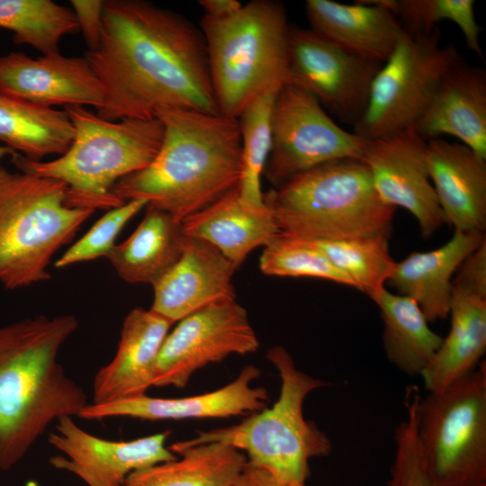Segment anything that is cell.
<instances>
[{
	"instance_id": "obj_1",
	"label": "cell",
	"mask_w": 486,
	"mask_h": 486,
	"mask_svg": "<svg viewBox=\"0 0 486 486\" xmlns=\"http://www.w3.org/2000/svg\"><path fill=\"white\" fill-rule=\"evenodd\" d=\"M98 78L109 121L149 120L178 107L219 114L200 28L142 0L104 1L101 37L85 53Z\"/></svg>"
},
{
	"instance_id": "obj_2",
	"label": "cell",
	"mask_w": 486,
	"mask_h": 486,
	"mask_svg": "<svg viewBox=\"0 0 486 486\" xmlns=\"http://www.w3.org/2000/svg\"><path fill=\"white\" fill-rule=\"evenodd\" d=\"M159 151L145 168L120 179L112 192L122 202L144 200L147 207L182 222L238 187L241 139L238 119L166 107Z\"/></svg>"
},
{
	"instance_id": "obj_3",
	"label": "cell",
	"mask_w": 486,
	"mask_h": 486,
	"mask_svg": "<svg viewBox=\"0 0 486 486\" xmlns=\"http://www.w3.org/2000/svg\"><path fill=\"white\" fill-rule=\"evenodd\" d=\"M77 328L70 314L38 315L0 328L1 470L17 464L54 420L78 417L88 404L58 359Z\"/></svg>"
},
{
	"instance_id": "obj_4",
	"label": "cell",
	"mask_w": 486,
	"mask_h": 486,
	"mask_svg": "<svg viewBox=\"0 0 486 486\" xmlns=\"http://www.w3.org/2000/svg\"><path fill=\"white\" fill-rule=\"evenodd\" d=\"M64 111L74 138L63 155L42 162L15 153L12 162L17 169L63 182L71 207L95 211L123 205L113 186L154 160L163 140L162 122L158 118L109 121L79 105Z\"/></svg>"
},
{
	"instance_id": "obj_5",
	"label": "cell",
	"mask_w": 486,
	"mask_h": 486,
	"mask_svg": "<svg viewBox=\"0 0 486 486\" xmlns=\"http://www.w3.org/2000/svg\"><path fill=\"white\" fill-rule=\"evenodd\" d=\"M266 356L281 380L279 396L270 408L232 426L197 431L194 437L168 448L176 454L200 444L223 443L242 451L248 462L266 469L286 485L306 486L310 460L328 455L332 443L314 422L305 418L303 405L310 393L328 382L298 369L282 346H272Z\"/></svg>"
},
{
	"instance_id": "obj_6",
	"label": "cell",
	"mask_w": 486,
	"mask_h": 486,
	"mask_svg": "<svg viewBox=\"0 0 486 486\" xmlns=\"http://www.w3.org/2000/svg\"><path fill=\"white\" fill-rule=\"evenodd\" d=\"M281 236L336 240L390 235L396 208L379 197L366 165L330 161L288 179L264 194Z\"/></svg>"
},
{
	"instance_id": "obj_7",
	"label": "cell",
	"mask_w": 486,
	"mask_h": 486,
	"mask_svg": "<svg viewBox=\"0 0 486 486\" xmlns=\"http://www.w3.org/2000/svg\"><path fill=\"white\" fill-rule=\"evenodd\" d=\"M284 5L253 0L235 14L200 22L220 114L238 119L254 99L289 82V36Z\"/></svg>"
},
{
	"instance_id": "obj_8",
	"label": "cell",
	"mask_w": 486,
	"mask_h": 486,
	"mask_svg": "<svg viewBox=\"0 0 486 486\" xmlns=\"http://www.w3.org/2000/svg\"><path fill=\"white\" fill-rule=\"evenodd\" d=\"M94 212L68 205L63 182L0 165V284L49 280L52 256Z\"/></svg>"
},
{
	"instance_id": "obj_9",
	"label": "cell",
	"mask_w": 486,
	"mask_h": 486,
	"mask_svg": "<svg viewBox=\"0 0 486 486\" xmlns=\"http://www.w3.org/2000/svg\"><path fill=\"white\" fill-rule=\"evenodd\" d=\"M416 431L433 486L486 479V365L439 392L419 395Z\"/></svg>"
},
{
	"instance_id": "obj_10",
	"label": "cell",
	"mask_w": 486,
	"mask_h": 486,
	"mask_svg": "<svg viewBox=\"0 0 486 486\" xmlns=\"http://www.w3.org/2000/svg\"><path fill=\"white\" fill-rule=\"evenodd\" d=\"M460 57L454 46L441 44L438 27L425 34L405 32L374 76L354 132L370 140L413 127Z\"/></svg>"
},
{
	"instance_id": "obj_11",
	"label": "cell",
	"mask_w": 486,
	"mask_h": 486,
	"mask_svg": "<svg viewBox=\"0 0 486 486\" xmlns=\"http://www.w3.org/2000/svg\"><path fill=\"white\" fill-rule=\"evenodd\" d=\"M366 142L339 127L310 92L287 83L274 103L272 147L264 173L277 187L330 161L362 160Z\"/></svg>"
},
{
	"instance_id": "obj_12",
	"label": "cell",
	"mask_w": 486,
	"mask_h": 486,
	"mask_svg": "<svg viewBox=\"0 0 486 486\" xmlns=\"http://www.w3.org/2000/svg\"><path fill=\"white\" fill-rule=\"evenodd\" d=\"M383 62L353 53L312 29L291 26L289 82L314 95L341 122L362 118Z\"/></svg>"
},
{
	"instance_id": "obj_13",
	"label": "cell",
	"mask_w": 486,
	"mask_h": 486,
	"mask_svg": "<svg viewBox=\"0 0 486 486\" xmlns=\"http://www.w3.org/2000/svg\"><path fill=\"white\" fill-rule=\"evenodd\" d=\"M259 340L246 309L222 301L178 321L160 348L154 386L184 388L199 369L230 355L255 353Z\"/></svg>"
},
{
	"instance_id": "obj_14",
	"label": "cell",
	"mask_w": 486,
	"mask_h": 486,
	"mask_svg": "<svg viewBox=\"0 0 486 486\" xmlns=\"http://www.w3.org/2000/svg\"><path fill=\"white\" fill-rule=\"evenodd\" d=\"M170 431L129 441L96 436L79 427L73 417L57 420L48 436L50 445L62 454L50 457V465L70 472L87 486H123L139 470L174 460L176 454L166 446Z\"/></svg>"
},
{
	"instance_id": "obj_15",
	"label": "cell",
	"mask_w": 486,
	"mask_h": 486,
	"mask_svg": "<svg viewBox=\"0 0 486 486\" xmlns=\"http://www.w3.org/2000/svg\"><path fill=\"white\" fill-rule=\"evenodd\" d=\"M427 143L410 127L367 140L362 158L381 200L409 211L424 238L446 222L429 177Z\"/></svg>"
},
{
	"instance_id": "obj_16",
	"label": "cell",
	"mask_w": 486,
	"mask_h": 486,
	"mask_svg": "<svg viewBox=\"0 0 486 486\" xmlns=\"http://www.w3.org/2000/svg\"><path fill=\"white\" fill-rule=\"evenodd\" d=\"M0 94L51 107L104 104L101 84L83 58L58 53L32 58L23 52L0 56Z\"/></svg>"
},
{
	"instance_id": "obj_17",
	"label": "cell",
	"mask_w": 486,
	"mask_h": 486,
	"mask_svg": "<svg viewBox=\"0 0 486 486\" xmlns=\"http://www.w3.org/2000/svg\"><path fill=\"white\" fill-rule=\"evenodd\" d=\"M260 374L258 367L248 364L231 382L210 392L184 398H155L143 394L105 403H88L78 417L85 419L130 417L165 420L252 414L267 407L266 389L252 385Z\"/></svg>"
},
{
	"instance_id": "obj_18",
	"label": "cell",
	"mask_w": 486,
	"mask_h": 486,
	"mask_svg": "<svg viewBox=\"0 0 486 486\" xmlns=\"http://www.w3.org/2000/svg\"><path fill=\"white\" fill-rule=\"evenodd\" d=\"M236 270L212 245L189 237L180 259L153 285L150 309L175 323L211 304L236 300Z\"/></svg>"
},
{
	"instance_id": "obj_19",
	"label": "cell",
	"mask_w": 486,
	"mask_h": 486,
	"mask_svg": "<svg viewBox=\"0 0 486 486\" xmlns=\"http://www.w3.org/2000/svg\"><path fill=\"white\" fill-rule=\"evenodd\" d=\"M425 140L455 137L486 159V71L462 56L447 69L413 126Z\"/></svg>"
},
{
	"instance_id": "obj_20",
	"label": "cell",
	"mask_w": 486,
	"mask_h": 486,
	"mask_svg": "<svg viewBox=\"0 0 486 486\" xmlns=\"http://www.w3.org/2000/svg\"><path fill=\"white\" fill-rule=\"evenodd\" d=\"M172 324L151 309H132L123 320L113 358L94 375L91 403L147 394L154 386L157 359Z\"/></svg>"
},
{
	"instance_id": "obj_21",
	"label": "cell",
	"mask_w": 486,
	"mask_h": 486,
	"mask_svg": "<svg viewBox=\"0 0 486 486\" xmlns=\"http://www.w3.org/2000/svg\"><path fill=\"white\" fill-rule=\"evenodd\" d=\"M427 163L445 221L454 230L486 227V159L467 146L443 139L427 143Z\"/></svg>"
},
{
	"instance_id": "obj_22",
	"label": "cell",
	"mask_w": 486,
	"mask_h": 486,
	"mask_svg": "<svg viewBox=\"0 0 486 486\" xmlns=\"http://www.w3.org/2000/svg\"><path fill=\"white\" fill-rule=\"evenodd\" d=\"M485 238L482 232L454 230L440 248L396 262L387 283L415 301L428 322L444 320L449 315L454 274Z\"/></svg>"
},
{
	"instance_id": "obj_23",
	"label": "cell",
	"mask_w": 486,
	"mask_h": 486,
	"mask_svg": "<svg viewBox=\"0 0 486 486\" xmlns=\"http://www.w3.org/2000/svg\"><path fill=\"white\" fill-rule=\"evenodd\" d=\"M181 224L187 236L212 245L236 269L255 248L267 246L281 235L271 208L247 204L238 187Z\"/></svg>"
},
{
	"instance_id": "obj_24",
	"label": "cell",
	"mask_w": 486,
	"mask_h": 486,
	"mask_svg": "<svg viewBox=\"0 0 486 486\" xmlns=\"http://www.w3.org/2000/svg\"><path fill=\"white\" fill-rule=\"evenodd\" d=\"M310 29L359 56L384 62L406 31L391 11L360 1L307 0Z\"/></svg>"
},
{
	"instance_id": "obj_25",
	"label": "cell",
	"mask_w": 486,
	"mask_h": 486,
	"mask_svg": "<svg viewBox=\"0 0 486 486\" xmlns=\"http://www.w3.org/2000/svg\"><path fill=\"white\" fill-rule=\"evenodd\" d=\"M449 314V333L420 375L428 392L475 370L486 351V297L453 285Z\"/></svg>"
},
{
	"instance_id": "obj_26",
	"label": "cell",
	"mask_w": 486,
	"mask_h": 486,
	"mask_svg": "<svg viewBox=\"0 0 486 486\" xmlns=\"http://www.w3.org/2000/svg\"><path fill=\"white\" fill-rule=\"evenodd\" d=\"M145 208L142 221L107 258L123 281L153 286L180 259L189 237L169 214Z\"/></svg>"
},
{
	"instance_id": "obj_27",
	"label": "cell",
	"mask_w": 486,
	"mask_h": 486,
	"mask_svg": "<svg viewBox=\"0 0 486 486\" xmlns=\"http://www.w3.org/2000/svg\"><path fill=\"white\" fill-rule=\"evenodd\" d=\"M372 300L383 320L382 344L387 359L409 376L421 375L442 344L443 338L412 299L382 288Z\"/></svg>"
},
{
	"instance_id": "obj_28",
	"label": "cell",
	"mask_w": 486,
	"mask_h": 486,
	"mask_svg": "<svg viewBox=\"0 0 486 486\" xmlns=\"http://www.w3.org/2000/svg\"><path fill=\"white\" fill-rule=\"evenodd\" d=\"M176 454L174 460L132 472L123 486H233L248 463L242 451L217 442Z\"/></svg>"
},
{
	"instance_id": "obj_29",
	"label": "cell",
	"mask_w": 486,
	"mask_h": 486,
	"mask_svg": "<svg viewBox=\"0 0 486 486\" xmlns=\"http://www.w3.org/2000/svg\"><path fill=\"white\" fill-rule=\"evenodd\" d=\"M74 138L73 124L65 111L0 94V140L32 161L63 155Z\"/></svg>"
},
{
	"instance_id": "obj_30",
	"label": "cell",
	"mask_w": 486,
	"mask_h": 486,
	"mask_svg": "<svg viewBox=\"0 0 486 486\" xmlns=\"http://www.w3.org/2000/svg\"><path fill=\"white\" fill-rule=\"evenodd\" d=\"M0 28L42 55L58 53V42L79 30L72 9L50 0H0Z\"/></svg>"
},
{
	"instance_id": "obj_31",
	"label": "cell",
	"mask_w": 486,
	"mask_h": 486,
	"mask_svg": "<svg viewBox=\"0 0 486 486\" xmlns=\"http://www.w3.org/2000/svg\"><path fill=\"white\" fill-rule=\"evenodd\" d=\"M304 241L320 250L353 281L356 289L371 299L385 287L396 264L390 255L387 234Z\"/></svg>"
},
{
	"instance_id": "obj_32",
	"label": "cell",
	"mask_w": 486,
	"mask_h": 486,
	"mask_svg": "<svg viewBox=\"0 0 486 486\" xmlns=\"http://www.w3.org/2000/svg\"><path fill=\"white\" fill-rule=\"evenodd\" d=\"M280 89L266 92L250 102L238 117L241 139V172L238 191L253 207L265 206L261 176L272 147V112Z\"/></svg>"
},
{
	"instance_id": "obj_33",
	"label": "cell",
	"mask_w": 486,
	"mask_h": 486,
	"mask_svg": "<svg viewBox=\"0 0 486 486\" xmlns=\"http://www.w3.org/2000/svg\"><path fill=\"white\" fill-rule=\"evenodd\" d=\"M263 274L274 276L314 277L356 288L318 248L304 240L279 236L265 247L259 260Z\"/></svg>"
},
{
	"instance_id": "obj_34",
	"label": "cell",
	"mask_w": 486,
	"mask_h": 486,
	"mask_svg": "<svg viewBox=\"0 0 486 486\" xmlns=\"http://www.w3.org/2000/svg\"><path fill=\"white\" fill-rule=\"evenodd\" d=\"M474 5L473 0H399L396 17L410 34L429 33L442 21L454 22L467 48L483 59Z\"/></svg>"
},
{
	"instance_id": "obj_35",
	"label": "cell",
	"mask_w": 486,
	"mask_h": 486,
	"mask_svg": "<svg viewBox=\"0 0 486 486\" xmlns=\"http://www.w3.org/2000/svg\"><path fill=\"white\" fill-rule=\"evenodd\" d=\"M147 204L144 200H132L111 209L55 262V266L63 268L102 256L107 257L116 246L115 239L124 225Z\"/></svg>"
},
{
	"instance_id": "obj_36",
	"label": "cell",
	"mask_w": 486,
	"mask_h": 486,
	"mask_svg": "<svg viewBox=\"0 0 486 486\" xmlns=\"http://www.w3.org/2000/svg\"><path fill=\"white\" fill-rule=\"evenodd\" d=\"M406 419L395 429V452L387 486H433L417 436L415 403L406 404Z\"/></svg>"
},
{
	"instance_id": "obj_37",
	"label": "cell",
	"mask_w": 486,
	"mask_h": 486,
	"mask_svg": "<svg viewBox=\"0 0 486 486\" xmlns=\"http://www.w3.org/2000/svg\"><path fill=\"white\" fill-rule=\"evenodd\" d=\"M452 284L486 297V238L462 263Z\"/></svg>"
},
{
	"instance_id": "obj_38",
	"label": "cell",
	"mask_w": 486,
	"mask_h": 486,
	"mask_svg": "<svg viewBox=\"0 0 486 486\" xmlns=\"http://www.w3.org/2000/svg\"><path fill=\"white\" fill-rule=\"evenodd\" d=\"M70 4L88 50L95 49L101 37L104 1L72 0Z\"/></svg>"
},
{
	"instance_id": "obj_39",
	"label": "cell",
	"mask_w": 486,
	"mask_h": 486,
	"mask_svg": "<svg viewBox=\"0 0 486 486\" xmlns=\"http://www.w3.org/2000/svg\"><path fill=\"white\" fill-rule=\"evenodd\" d=\"M233 486H288L272 472L249 462Z\"/></svg>"
},
{
	"instance_id": "obj_40",
	"label": "cell",
	"mask_w": 486,
	"mask_h": 486,
	"mask_svg": "<svg viewBox=\"0 0 486 486\" xmlns=\"http://www.w3.org/2000/svg\"><path fill=\"white\" fill-rule=\"evenodd\" d=\"M200 6L204 15L213 18H222L237 13L242 4L238 0H200Z\"/></svg>"
},
{
	"instance_id": "obj_41",
	"label": "cell",
	"mask_w": 486,
	"mask_h": 486,
	"mask_svg": "<svg viewBox=\"0 0 486 486\" xmlns=\"http://www.w3.org/2000/svg\"><path fill=\"white\" fill-rule=\"evenodd\" d=\"M15 153L16 152H14L13 149L9 148L5 145L4 146L0 145V159H2L5 156H11L12 157Z\"/></svg>"
},
{
	"instance_id": "obj_42",
	"label": "cell",
	"mask_w": 486,
	"mask_h": 486,
	"mask_svg": "<svg viewBox=\"0 0 486 486\" xmlns=\"http://www.w3.org/2000/svg\"><path fill=\"white\" fill-rule=\"evenodd\" d=\"M469 486H486V482L478 483V484H473V485H469Z\"/></svg>"
}]
</instances>
